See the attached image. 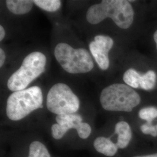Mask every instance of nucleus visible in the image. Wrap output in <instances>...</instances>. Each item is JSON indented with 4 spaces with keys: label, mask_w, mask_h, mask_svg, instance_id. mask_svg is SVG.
Listing matches in <instances>:
<instances>
[{
    "label": "nucleus",
    "mask_w": 157,
    "mask_h": 157,
    "mask_svg": "<svg viewBox=\"0 0 157 157\" xmlns=\"http://www.w3.org/2000/svg\"><path fill=\"white\" fill-rule=\"evenodd\" d=\"M108 17L119 28L126 29L133 22L134 11L129 1L103 0L91 6L86 13V19L91 25H97Z\"/></svg>",
    "instance_id": "1"
},
{
    "label": "nucleus",
    "mask_w": 157,
    "mask_h": 157,
    "mask_svg": "<svg viewBox=\"0 0 157 157\" xmlns=\"http://www.w3.org/2000/svg\"><path fill=\"white\" fill-rule=\"evenodd\" d=\"M43 102V93L38 86L13 92L6 101V116L13 121H20L42 107Z\"/></svg>",
    "instance_id": "2"
},
{
    "label": "nucleus",
    "mask_w": 157,
    "mask_h": 157,
    "mask_svg": "<svg viewBox=\"0 0 157 157\" xmlns=\"http://www.w3.org/2000/svg\"><path fill=\"white\" fill-rule=\"evenodd\" d=\"M100 101L101 106L106 111L130 112L140 103L141 98L129 86L115 83L102 90Z\"/></svg>",
    "instance_id": "3"
},
{
    "label": "nucleus",
    "mask_w": 157,
    "mask_h": 157,
    "mask_svg": "<svg viewBox=\"0 0 157 157\" xmlns=\"http://www.w3.org/2000/svg\"><path fill=\"white\" fill-rule=\"evenodd\" d=\"M47 58L39 51L26 56L20 67L12 75L7 82V87L13 92L25 90L45 71Z\"/></svg>",
    "instance_id": "4"
},
{
    "label": "nucleus",
    "mask_w": 157,
    "mask_h": 157,
    "mask_svg": "<svg viewBox=\"0 0 157 157\" xmlns=\"http://www.w3.org/2000/svg\"><path fill=\"white\" fill-rule=\"evenodd\" d=\"M54 56L63 69L71 74L87 73L94 67L88 51L83 48H74L65 43H59L56 46Z\"/></svg>",
    "instance_id": "5"
},
{
    "label": "nucleus",
    "mask_w": 157,
    "mask_h": 157,
    "mask_svg": "<svg viewBox=\"0 0 157 157\" xmlns=\"http://www.w3.org/2000/svg\"><path fill=\"white\" fill-rule=\"evenodd\" d=\"M46 105L49 111L57 115L73 114L79 109L80 101L69 86L58 83L48 91Z\"/></svg>",
    "instance_id": "6"
},
{
    "label": "nucleus",
    "mask_w": 157,
    "mask_h": 157,
    "mask_svg": "<svg viewBox=\"0 0 157 157\" xmlns=\"http://www.w3.org/2000/svg\"><path fill=\"white\" fill-rule=\"evenodd\" d=\"M113 45V40L107 36L97 35L89 44L90 52L100 68L105 71L109 67L108 52Z\"/></svg>",
    "instance_id": "7"
},
{
    "label": "nucleus",
    "mask_w": 157,
    "mask_h": 157,
    "mask_svg": "<svg viewBox=\"0 0 157 157\" xmlns=\"http://www.w3.org/2000/svg\"><path fill=\"white\" fill-rule=\"evenodd\" d=\"M115 132L118 135L116 143L118 148L124 149L129 146L132 138V132L129 124L124 121H120L116 124Z\"/></svg>",
    "instance_id": "8"
},
{
    "label": "nucleus",
    "mask_w": 157,
    "mask_h": 157,
    "mask_svg": "<svg viewBox=\"0 0 157 157\" xmlns=\"http://www.w3.org/2000/svg\"><path fill=\"white\" fill-rule=\"evenodd\" d=\"M94 147L97 151L107 157H113L118 152L117 144L105 137L96 138L94 141Z\"/></svg>",
    "instance_id": "9"
},
{
    "label": "nucleus",
    "mask_w": 157,
    "mask_h": 157,
    "mask_svg": "<svg viewBox=\"0 0 157 157\" xmlns=\"http://www.w3.org/2000/svg\"><path fill=\"white\" fill-rule=\"evenodd\" d=\"M8 10L15 15H25L30 11L33 6V1L7 0L6 2Z\"/></svg>",
    "instance_id": "10"
},
{
    "label": "nucleus",
    "mask_w": 157,
    "mask_h": 157,
    "mask_svg": "<svg viewBox=\"0 0 157 157\" xmlns=\"http://www.w3.org/2000/svg\"><path fill=\"white\" fill-rule=\"evenodd\" d=\"M56 122V124H61L67 132L72 129L77 130L81 123L83 122L82 117L75 113L57 115Z\"/></svg>",
    "instance_id": "11"
},
{
    "label": "nucleus",
    "mask_w": 157,
    "mask_h": 157,
    "mask_svg": "<svg viewBox=\"0 0 157 157\" xmlns=\"http://www.w3.org/2000/svg\"><path fill=\"white\" fill-rule=\"evenodd\" d=\"M28 157H51L48 149L41 142L33 141L29 146Z\"/></svg>",
    "instance_id": "12"
},
{
    "label": "nucleus",
    "mask_w": 157,
    "mask_h": 157,
    "mask_svg": "<svg viewBox=\"0 0 157 157\" xmlns=\"http://www.w3.org/2000/svg\"><path fill=\"white\" fill-rule=\"evenodd\" d=\"M141 75L134 69L130 68L127 70L124 75L123 79L126 85L132 88H139Z\"/></svg>",
    "instance_id": "13"
},
{
    "label": "nucleus",
    "mask_w": 157,
    "mask_h": 157,
    "mask_svg": "<svg viewBox=\"0 0 157 157\" xmlns=\"http://www.w3.org/2000/svg\"><path fill=\"white\" fill-rule=\"evenodd\" d=\"M157 75L153 71H149L141 76L140 87L145 90L153 89L156 84Z\"/></svg>",
    "instance_id": "14"
},
{
    "label": "nucleus",
    "mask_w": 157,
    "mask_h": 157,
    "mask_svg": "<svg viewBox=\"0 0 157 157\" xmlns=\"http://www.w3.org/2000/svg\"><path fill=\"white\" fill-rule=\"evenodd\" d=\"M33 2L40 8L51 12L58 11L61 6L59 0H34Z\"/></svg>",
    "instance_id": "15"
},
{
    "label": "nucleus",
    "mask_w": 157,
    "mask_h": 157,
    "mask_svg": "<svg viewBox=\"0 0 157 157\" xmlns=\"http://www.w3.org/2000/svg\"><path fill=\"white\" fill-rule=\"evenodd\" d=\"M139 118L145 120L147 123L151 124L152 121L157 118V108L155 107H147L141 109L139 112Z\"/></svg>",
    "instance_id": "16"
},
{
    "label": "nucleus",
    "mask_w": 157,
    "mask_h": 157,
    "mask_svg": "<svg viewBox=\"0 0 157 157\" xmlns=\"http://www.w3.org/2000/svg\"><path fill=\"white\" fill-rule=\"evenodd\" d=\"M76 131L80 138L86 139L91 133V128L89 124L86 122H82Z\"/></svg>",
    "instance_id": "17"
},
{
    "label": "nucleus",
    "mask_w": 157,
    "mask_h": 157,
    "mask_svg": "<svg viewBox=\"0 0 157 157\" xmlns=\"http://www.w3.org/2000/svg\"><path fill=\"white\" fill-rule=\"evenodd\" d=\"M51 132L54 139L56 140H59L61 139L65 136L67 131L61 125L56 124H52L51 127Z\"/></svg>",
    "instance_id": "18"
},
{
    "label": "nucleus",
    "mask_w": 157,
    "mask_h": 157,
    "mask_svg": "<svg viewBox=\"0 0 157 157\" xmlns=\"http://www.w3.org/2000/svg\"><path fill=\"white\" fill-rule=\"evenodd\" d=\"M141 131L145 135H151L153 137H157V131L156 126L150 123H146L140 126Z\"/></svg>",
    "instance_id": "19"
},
{
    "label": "nucleus",
    "mask_w": 157,
    "mask_h": 157,
    "mask_svg": "<svg viewBox=\"0 0 157 157\" xmlns=\"http://www.w3.org/2000/svg\"><path fill=\"white\" fill-rule=\"evenodd\" d=\"M6 55L4 50L1 48H0V67H2L6 61Z\"/></svg>",
    "instance_id": "20"
},
{
    "label": "nucleus",
    "mask_w": 157,
    "mask_h": 157,
    "mask_svg": "<svg viewBox=\"0 0 157 157\" xmlns=\"http://www.w3.org/2000/svg\"><path fill=\"white\" fill-rule=\"evenodd\" d=\"M6 36V30L4 27L1 25L0 26V41H2Z\"/></svg>",
    "instance_id": "21"
},
{
    "label": "nucleus",
    "mask_w": 157,
    "mask_h": 157,
    "mask_svg": "<svg viewBox=\"0 0 157 157\" xmlns=\"http://www.w3.org/2000/svg\"><path fill=\"white\" fill-rule=\"evenodd\" d=\"M133 157H157V152L150 155H141V156H135Z\"/></svg>",
    "instance_id": "22"
},
{
    "label": "nucleus",
    "mask_w": 157,
    "mask_h": 157,
    "mask_svg": "<svg viewBox=\"0 0 157 157\" xmlns=\"http://www.w3.org/2000/svg\"><path fill=\"white\" fill-rule=\"evenodd\" d=\"M154 40L156 43V47L157 49V30L155 31V32L154 34Z\"/></svg>",
    "instance_id": "23"
},
{
    "label": "nucleus",
    "mask_w": 157,
    "mask_h": 157,
    "mask_svg": "<svg viewBox=\"0 0 157 157\" xmlns=\"http://www.w3.org/2000/svg\"><path fill=\"white\" fill-rule=\"evenodd\" d=\"M156 129H157V125L156 126Z\"/></svg>",
    "instance_id": "24"
}]
</instances>
